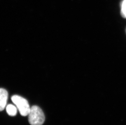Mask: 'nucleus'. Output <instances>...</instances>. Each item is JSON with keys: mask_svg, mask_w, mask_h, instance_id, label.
Returning a JSON list of instances; mask_svg holds the SVG:
<instances>
[{"mask_svg": "<svg viewBox=\"0 0 126 125\" xmlns=\"http://www.w3.org/2000/svg\"><path fill=\"white\" fill-rule=\"evenodd\" d=\"M121 13L123 17L126 18V0H124L122 4Z\"/></svg>", "mask_w": 126, "mask_h": 125, "instance_id": "obj_5", "label": "nucleus"}, {"mask_svg": "<svg viewBox=\"0 0 126 125\" xmlns=\"http://www.w3.org/2000/svg\"><path fill=\"white\" fill-rule=\"evenodd\" d=\"M8 93L6 90L0 88V111L4 109L7 102Z\"/></svg>", "mask_w": 126, "mask_h": 125, "instance_id": "obj_3", "label": "nucleus"}, {"mask_svg": "<svg viewBox=\"0 0 126 125\" xmlns=\"http://www.w3.org/2000/svg\"><path fill=\"white\" fill-rule=\"evenodd\" d=\"M6 111L9 115L14 116L17 112V108L14 105L9 104L6 107Z\"/></svg>", "mask_w": 126, "mask_h": 125, "instance_id": "obj_4", "label": "nucleus"}, {"mask_svg": "<svg viewBox=\"0 0 126 125\" xmlns=\"http://www.w3.org/2000/svg\"><path fill=\"white\" fill-rule=\"evenodd\" d=\"M28 115L29 122L31 125H42L45 120L44 112L37 106H33L31 108Z\"/></svg>", "mask_w": 126, "mask_h": 125, "instance_id": "obj_1", "label": "nucleus"}, {"mask_svg": "<svg viewBox=\"0 0 126 125\" xmlns=\"http://www.w3.org/2000/svg\"><path fill=\"white\" fill-rule=\"evenodd\" d=\"M11 99L22 116H26L28 115L31 108L27 100L18 95L12 96Z\"/></svg>", "mask_w": 126, "mask_h": 125, "instance_id": "obj_2", "label": "nucleus"}]
</instances>
